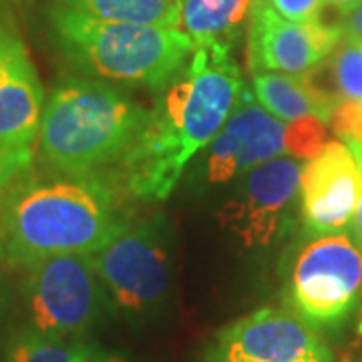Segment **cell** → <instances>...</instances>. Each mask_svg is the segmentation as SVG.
I'll use <instances>...</instances> for the list:
<instances>
[{
    "mask_svg": "<svg viewBox=\"0 0 362 362\" xmlns=\"http://www.w3.org/2000/svg\"><path fill=\"white\" fill-rule=\"evenodd\" d=\"M246 87L232 49L204 47L157 89L153 107L117 163L135 197L161 202L177 187L187 163L216 139Z\"/></svg>",
    "mask_w": 362,
    "mask_h": 362,
    "instance_id": "1",
    "label": "cell"
},
{
    "mask_svg": "<svg viewBox=\"0 0 362 362\" xmlns=\"http://www.w3.org/2000/svg\"><path fill=\"white\" fill-rule=\"evenodd\" d=\"M332 129L352 151L362 168V101L338 105L332 113Z\"/></svg>",
    "mask_w": 362,
    "mask_h": 362,
    "instance_id": "19",
    "label": "cell"
},
{
    "mask_svg": "<svg viewBox=\"0 0 362 362\" xmlns=\"http://www.w3.org/2000/svg\"><path fill=\"white\" fill-rule=\"evenodd\" d=\"M45 89L18 26L0 16V143L35 147L45 113Z\"/></svg>",
    "mask_w": 362,
    "mask_h": 362,
    "instance_id": "13",
    "label": "cell"
},
{
    "mask_svg": "<svg viewBox=\"0 0 362 362\" xmlns=\"http://www.w3.org/2000/svg\"><path fill=\"white\" fill-rule=\"evenodd\" d=\"M107 296L131 318H153L165 308L173 286L171 240L165 221L125 223L115 238L89 254Z\"/></svg>",
    "mask_w": 362,
    "mask_h": 362,
    "instance_id": "6",
    "label": "cell"
},
{
    "mask_svg": "<svg viewBox=\"0 0 362 362\" xmlns=\"http://www.w3.org/2000/svg\"><path fill=\"white\" fill-rule=\"evenodd\" d=\"M252 90L259 105L282 121L318 119L330 123L338 105L324 95L310 73H258L252 78Z\"/></svg>",
    "mask_w": 362,
    "mask_h": 362,
    "instance_id": "14",
    "label": "cell"
},
{
    "mask_svg": "<svg viewBox=\"0 0 362 362\" xmlns=\"http://www.w3.org/2000/svg\"><path fill=\"white\" fill-rule=\"evenodd\" d=\"M49 26L57 49L83 77L161 89L195 51L181 28L99 21L52 4Z\"/></svg>",
    "mask_w": 362,
    "mask_h": 362,
    "instance_id": "4",
    "label": "cell"
},
{
    "mask_svg": "<svg viewBox=\"0 0 362 362\" xmlns=\"http://www.w3.org/2000/svg\"><path fill=\"white\" fill-rule=\"evenodd\" d=\"M52 4L99 21L169 28H180L181 23V0H54Z\"/></svg>",
    "mask_w": 362,
    "mask_h": 362,
    "instance_id": "16",
    "label": "cell"
},
{
    "mask_svg": "<svg viewBox=\"0 0 362 362\" xmlns=\"http://www.w3.org/2000/svg\"><path fill=\"white\" fill-rule=\"evenodd\" d=\"M254 0H181L180 28L192 39L194 49H232Z\"/></svg>",
    "mask_w": 362,
    "mask_h": 362,
    "instance_id": "15",
    "label": "cell"
},
{
    "mask_svg": "<svg viewBox=\"0 0 362 362\" xmlns=\"http://www.w3.org/2000/svg\"><path fill=\"white\" fill-rule=\"evenodd\" d=\"M35 147H14L0 143V199L18 177L33 169Z\"/></svg>",
    "mask_w": 362,
    "mask_h": 362,
    "instance_id": "20",
    "label": "cell"
},
{
    "mask_svg": "<svg viewBox=\"0 0 362 362\" xmlns=\"http://www.w3.org/2000/svg\"><path fill=\"white\" fill-rule=\"evenodd\" d=\"M354 235L358 240V244L362 247V194H361V202H358V209H356V218H354Z\"/></svg>",
    "mask_w": 362,
    "mask_h": 362,
    "instance_id": "25",
    "label": "cell"
},
{
    "mask_svg": "<svg viewBox=\"0 0 362 362\" xmlns=\"http://www.w3.org/2000/svg\"><path fill=\"white\" fill-rule=\"evenodd\" d=\"M147 109L107 81L66 77L47 99L37 145L51 171L85 175L119 163L135 141Z\"/></svg>",
    "mask_w": 362,
    "mask_h": 362,
    "instance_id": "3",
    "label": "cell"
},
{
    "mask_svg": "<svg viewBox=\"0 0 362 362\" xmlns=\"http://www.w3.org/2000/svg\"><path fill=\"white\" fill-rule=\"evenodd\" d=\"M23 296L35 328L69 340L85 337L107 304L89 254H59L28 266Z\"/></svg>",
    "mask_w": 362,
    "mask_h": 362,
    "instance_id": "8",
    "label": "cell"
},
{
    "mask_svg": "<svg viewBox=\"0 0 362 362\" xmlns=\"http://www.w3.org/2000/svg\"><path fill=\"white\" fill-rule=\"evenodd\" d=\"M362 298V247L349 232L312 238L288 274L284 300L312 328H337Z\"/></svg>",
    "mask_w": 362,
    "mask_h": 362,
    "instance_id": "7",
    "label": "cell"
},
{
    "mask_svg": "<svg viewBox=\"0 0 362 362\" xmlns=\"http://www.w3.org/2000/svg\"><path fill=\"white\" fill-rule=\"evenodd\" d=\"M362 194V168L340 141L324 145L302 168L300 214L312 238L349 232Z\"/></svg>",
    "mask_w": 362,
    "mask_h": 362,
    "instance_id": "12",
    "label": "cell"
},
{
    "mask_svg": "<svg viewBox=\"0 0 362 362\" xmlns=\"http://www.w3.org/2000/svg\"><path fill=\"white\" fill-rule=\"evenodd\" d=\"M202 362H334L316 328L292 310L259 308L223 326Z\"/></svg>",
    "mask_w": 362,
    "mask_h": 362,
    "instance_id": "9",
    "label": "cell"
},
{
    "mask_svg": "<svg viewBox=\"0 0 362 362\" xmlns=\"http://www.w3.org/2000/svg\"><path fill=\"white\" fill-rule=\"evenodd\" d=\"M324 125L318 119L282 121L259 105L254 90L244 87L228 121L209 143L204 163L206 183H228L286 153L312 159L326 145Z\"/></svg>",
    "mask_w": 362,
    "mask_h": 362,
    "instance_id": "5",
    "label": "cell"
},
{
    "mask_svg": "<svg viewBox=\"0 0 362 362\" xmlns=\"http://www.w3.org/2000/svg\"><path fill=\"white\" fill-rule=\"evenodd\" d=\"M6 304H8V296H6V286L4 280L0 276V324L4 320V314H6Z\"/></svg>",
    "mask_w": 362,
    "mask_h": 362,
    "instance_id": "26",
    "label": "cell"
},
{
    "mask_svg": "<svg viewBox=\"0 0 362 362\" xmlns=\"http://www.w3.org/2000/svg\"><path fill=\"white\" fill-rule=\"evenodd\" d=\"M340 39V25H326L320 18L288 21L268 0H254L247 16V66L252 75H304L320 65Z\"/></svg>",
    "mask_w": 362,
    "mask_h": 362,
    "instance_id": "11",
    "label": "cell"
},
{
    "mask_svg": "<svg viewBox=\"0 0 362 362\" xmlns=\"http://www.w3.org/2000/svg\"><path fill=\"white\" fill-rule=\"evenodd\" d=\"M300 161L286 156L247 171L218 209L220 226L246 250L272 244L300 194Z\"/></svg>",
    "mask_w": 362,
    "mask_h": 362,
    "instance_id": "10",
    "label": "cell"
},
{
    "mask_svg": "<svg viewBox=\"0 0 362 362\" xmlns=\"http://www.w3.org/2000/svg\"><path fill=\"white\" fill-rule=\"evenodd\" d=\"M75 362H127V361H125L123 356H119V354L105 352V350L95 349V346H90V344H85Z\"/></svg>",
    "mask_w": 362,
    "mask_h": 362,
    "instance_id": "23",
    "label": "cell"
},
{
    "mask_svg": "<svg viewBox=\"0 0 362 362\" xmlns=\"http://www.w3.org/2000/svg\"><path fill=\"white\" fill-rule=\"evenodd\" d=\"M358 362H362V356H361V358H358Z\"/></svg>",
    "mask_w": 362,
    "mask_h": 362,
    "instance_id": "27",
    "label": "cell"
},
{
    "mask_svg": "<svg viewBox=\"0 0 362 362\" xmlns=\"http://www.w3.org/2000/svg\"><path fill=\"white\" fill-rule=\"evenodd\" d=\"M117 197L99 173L26 171L0 199V266L93 254L121 232Z\"/></svg>",
    "mask_w": 362,
    "mask_h": 362,
    "instance_id": "2",
    "label": "cell"
},
{
    "mask_svg": "<svg viewBox=\"0 0 362 362\" xmlns=\"http://www.w3.org/2000/svg\"><path fill=\"white\" fill-rule=\"evenodd\" d=\"M268 2L280 16L296 23L318 21L326 4V0H268Z\"/></svg>",
    "mask_w": 362,
    "mask_h": 362,
    "instance_id": "21",
    "label": "cell"
},
{
    "mask_svg": "<svg viewBox=\"0 0 362 362\" xmlns=\"http://www.w3.org/2000/svg\"><path fill=\"white\" fill-rule=\"evenodd\" d=\"M310 77L337 105L362 101V40L342 35L334 51L312 69Z\"/></svg>",
    "mask_w": 362,
    "mask_h": 362,
    "instance_id": "17",
    "label": "cell"
},
{
    "mask_svg": "<svg viewBox=\"0 0 362 362\" xmlns=\"http://www.w3.org/2000/svg\"><path fill=\"white\" fill-rule=\"evenodd\" d=\"M330 6H334L337 11H340L342 14L350 13L352 8H356L358 4H361L362 0H326Z\"/></svg>",
    "mask_w": 362,
    "mask_h": 362,
    "instance_id": "24",
    "label": "cell"
},
{
    "mask_svg": "<svg viewBox=\"0 0 362 362\" xmlns=\"http://www.w3.org/2000/svg\"><path fill=\"white\" fill-rule=\"evenodd\" d=\"M340 28H342V35L362 40V2L356 8H352L350 13L344 14Z\"/></svg>",
    "mask_w": 362,
    "mask_h": 362,
    "instance_id": "22",
    "label": "cell"
},
{
    "mask_svg": "<svg viewBox=\"0 0 362 362\" xmlns=\"http://www.w3.org/2000/svg\"><path fill=\"white\" fill-rule=\"evenodd\" d=\"M83 346V340L52 337L30 324L8 334L0 362H75Z\"/></svg>",
    "mask_w": 362,
    "mask_h": 362,
    "instance_id": "18",
    "label": "cell"
}]
</instances>
